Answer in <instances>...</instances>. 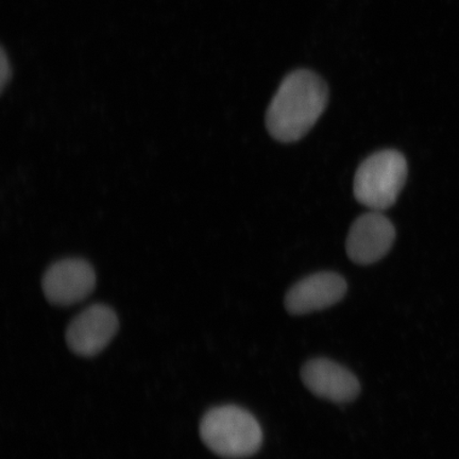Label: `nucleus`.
<instances>
[{"instance_id":"5","label":"nucleus","mask_w":459,"mask_h":459,"mask_svg":"<svg viewBox=\"0 0 459 459\" xmlns=\"http://www.w3.org/2000/svg\"><path fill=\"white\" fill-rule=\"evenodd\" d=\"M117 313L105 304H94L74 317L66 330L68 348L80 357H94L117 335Z\"/></svg>"},{"instance_id":"8","label":"nucleus","mask_w":459,"mask_h":459,"mask_svg":"<svg viewBox=\"0 0 459 459\" xmlns=\"http://www.w3.org/2000/svg\"><path fill=\"white\" fill-rule=\"evenodd\" d=\"M301 378L309 392L337 404L349 403L360 392L359 382L351 371L326 359L307 361Z\"/></svg>"},{"instance_id":"3","label":"nucleus","mask_w":459,"mask_h":459,"mask_svg":"<svg viewBox=\"0 0 459 459\" xmlns=\"http://www.w3.org/2000/svg\"><path fill=\"white\" fill-rule=\"evenodd\" d=\"M409 168L406 159L394 149L377 152L359 165L353 192L360 204L382 212L393 206L403 189Z\"/></svg>"},{"instance_id":"6","label":"nucleus","mask_w":459,"mask_h":459,"mask_svg":"<svg viewBox=\"0 0 459 459\" xmlns=\"http://www.w3.org/2000/svg\"><path fill=\"white\" fill-rule=\"evenodd\" d=\"M394 239L393 222L382 212L372 211L353 222L348 234L347 254L359 265H370L388 254Z\"/></svg>"},{"instance_id":"7","label":"nucleus","mask_w":459,"mask_h":459,"mask_svg":"<svg viewBox=\"0 0 459 459\" xmlns=\"http://www.w3.org/2000/svg\"><path fill=\"white\" fill-rule=\"evenodd\" d=\"M347 289L346 280L338 273H314L291 287L285 297V307L292 315L318 312L340 302Z\"/></svg>"},{"instance_id":"1","label":"nucleus","mask_w":459,"mask_h":459,"mask_svg":"<svg viewBox=\"0 0 459 459\" xmlns=\"http://www.w3.org/2000/svg\"><path fill=\"white\" fill-rule=\"evenodd\" d=\"M329 101V88L313 71L287 74L275 91L266 112V127L274 140L294 143L306 136Z\"/></svg>"},{"instance_id":"2","label":"nucleus","mask_w":459,"mask_h":459,"mask_svg":"<svg viewBox=\"0 0 459 459\" xmlns=\"http://www.w3.org/2000/svg\"><path fill=\"white\" fill-rule=\"evenodd\" d=\"M199 430L204 444L225 458L250 457L263 444V430L255 417L235 405L210 410L201 420Z\"/></svg>"},{"instance_id":"9","label":"nucleus","mask_w":459,"mask_h":459,"mask_svg":"<svg viewBox=\"0 0 459 459\" xmlns=\"http://www.w3.org/2000/svg\"><path fill=\"white\" fill-rule=\"evenodd\" d=\"M11 77H13V67H11L9 57L3 48L0 51V88H2V91L10 82Z\"/></svg>"},{"instance_id":"4","label":"nucleus","mask_w":459,"mask_h":459,"mask_svg":"<svg viewBox=\"0 0 459 459\" xmlns=\"http://www.w3.org/2000/svg\"><path fill=\"white\" fill-rule=\"evenodd\" d=\"M96 273L88 261L70 257L57 261L46 271L42 287L50 303L70 307L83 301L93 292Z\"/></svg>"}]
</instances>
